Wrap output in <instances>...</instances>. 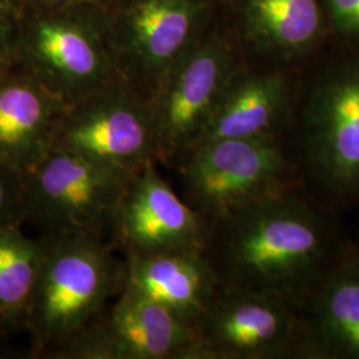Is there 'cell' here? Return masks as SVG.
Here are the masks:
<instances>
[{"label":"cell","instance_id":"obj_1","mask_svg":"<svg viewBox=\"0 0 359 359\" xmlns=\"http://www.w3.org/2000/svg\"><path fill=\"white\" fill-rule=\"evenodd\" d=\"M339 216L298 185L208 224L204 255L218 286L301 308L351 245Z\"/></svg>","mask_w":359,"mask_h":359},{"label":"cell","instance_id":"obj_2","mask_svg":"<svg viewBox=\"0 0 359 359\" xmlns=\"http://www.w3.org/2000/svg\"><path fill=\"white\" fill-rule=\"evenodd\" d=\"M306 192L342 215L359 209V56L329 65L304 97L293 148H285Z\"/></svg>","mask_w":359,"mask_h":359},{"label":"cell","instance_id":"obj_3","mask_svg":"<svg viewBox=\"0 0 359 359\" xmlns=\"http://www.w3.org/2000/svg\"><path fill=\"white\" fill-rule=\"evenodd\" d=\"M44 255L23 326L36 354L51 348L88 325L120 293L124 258L114 245L87 234L40 236Z\"/></svg>","mask_w":359,"mask_h":359},{"label":"cell","instance_id":"obj_4","mask_svg":"<svg viewBox=\"0 0 359 359\" xmlns=\"http://www.w3.org/2000/svg\"><path fill=\"white\" fill-rule=\"evenodd\" d=\"M182 198L206 225L298 187L283 139H218L181 154L172 167Z\"/></svg>","mask_w":359,"mask_h":359},{"label":"cell","instance_id":"obj_5","mask_svg":"<svg viewBox=\"0 0 359 359\" xmlns=\"http://www.w3.org/2000/svg\"><path fill=\"white\" fill-rule=\"evenodd\" d=\"M135 175L53 147L26 173V222L41 236L87 234L105 240Z\"/></svg>","mask_w":359,"mask_h":359},{"label":"cell","instance_id":"obj_6","mask_svg":"<svg viewBox=\"0 0 359 359\" xmlns=\"http://www.w3.org/2000/svg\"><path fill=\"white\" fill-rule=\"evenodd\" d=\"M194 333V359H305L299 308L273 295L218 286Z\"/></svg>","mask_w":359,"mask_h":359},{"label":"cell","instance_id":"obj_7","mask_svg":"<svg viewBox=\"0 0 359 359\" xmlns=\"http://www.w3.org/2000/svg\"><path fill=\"white\" fill-rule=\"evenodd\" d=\"M53 147L137 173L158 163L151 102L116 79L65 111Z\"/></svg>","mask_w":359,"mask_h":359},{"label":"cell","instance_id":"obj_8","mask_svg":"<svg viewBox=\"0 0 359 359\" xmlns=\"http://www.w3.org/2000/svg\"><path fill=\"white\" fill-rule=\"evenodd\" d=\"M238 67L231 43L213 34L200 39L169 71L151 99L160 164L172 167L198 142Z\"/></svg>","mask_w":359,"mask_h":359},{"label":"cell","instance_id":"obj_9","mask_svg":"<svg viewBox=\"0 0 359 359\" xmlns=\"http://www.w3.org/2000/svg\"><path fill=\"white\" fill-rule=\"evenodd\" d=\"M194 326L145 297L121 289L92 321L44 357L194 359Z\"/></svg>","mask_w":359,"mask_h":359},{"label":"cell","instance_id":"obj_10","mask_svg":"<svg viewBox=\"0 0 359 359\" xmlns=\"http://www.w3.org/2000/svg\"><path fill=\"white\" fill-rule=\"evenodd\" d=\"M149 163L135 175L111 228V244L124 257L204 252L206 224Z\"/></svg>","mask_w":359,"mask_h":359},{"label":"cell","instance_id":"obj_11","mask_svg":"<svg viewBox=\"0 0 359 359\" xmlns=\"http://www.w3.org/2000/svg\"><path fill=\"white\" fill-rule=\"evenodd\" d=\"M201 0H136L128 13L127 75L144 81L154 97L169 71L201 39Z\"/></svg>","mask_w":359,"mask_h":359},{"label":"cell","instance_id":"obj_12","mask_svg":"<svg viewBox=\"0 0 359 359\" xmlns=\"http://www.w3.org/2000/svg\"><path fill=\"white\" fill-rule=\"evenodd\" d=\"M295 102L297 88L289 72L240 65L196 145L218 139L277 137L283 142Z\"/></svg>","mask_w":359,"mask_h":359},{"label":"cell","instance_id":"obj_13","mask_svg":"<svg viewBox=\"0 0 359 359\" xmlns=\"http://www.w3.org/2000/svg\"><path fill=\"white\" fill-rule=\"evenodd\" d=\"M305 359H359V255H346L299 308Z\"/></svg>","mask_w":359,"mask_h":359},{"label":"cell","instance_id":"obj_14","mask_svg":"<svg viewBox=\"0 0 359 359\" xmlns=\"http://www.w3.org/2000/svg\"><path fill=\"white\" fill-rule=\"evenodd\" d=\"M65 102L36 79L0 80V164L28 173L51 152Z\"/></svg>","mask_w":359,"mask_h":359},{"label":"cell","instance_id":"obj_15","mask_svg":"<svg viewBox=\"0 0 359 359\" xmlns=\"http://www.w3.org/2000/svg\"><path fill=\"white\" fill-rule=\"evenodd\" d=\"M167 308L194 326L218 289L204 252L124 257L123 287Z\"/></svg>","mask_w":359,"mask_h":359},{"label":"cell","instance_id":"obj_16","mask_svg":"<svg viewBox=\"0 0 359 359\" xmlns=\"http://www.w3.org/2000/svg\"><path fill=\"white\" fill-rule=\"evenodd\" d=\"M34 57L44 76L40 83L62 102L77 103L115 80L114 65L100 47L71 27H39Z\"/></svg>","mask_w":359,"mask_h":359},{"label":"cell","instance_id":"obj_17","mask_svg":"<svg viewBox=\"0 0 359 359\" xmlns=\"http://www.w3.org/2000/svg\"><path fill=\"white\" fill-rule=\"evenodd\" d=\"M245 36L258 51L292 59L321 39L320 0H240Z\"/></svg>","mask_w":359,"mask_h":359},{"label":"cell","instance_id":"obj_18","mask_svg":"<svg viewBox=\"0 0 359 359\" xmlns=\"http://www.w3.org/2000/svg\"><path fill=\"white\" fill-rule=\"evenodd\" d=\"M44 255L43 238L18 228H0V325L4 332L23 326Z\"/></svg>","mask_w":359,"mask_h":359},{"label":"cell","instance_id":"obj_19","mask_svg":"<svg viewBox=\"0 0 359 359\" xmlns=\"http://www.w3.org/2000/svg\"><path fill=\"white\" fill-rule=\"evenodd\" d=\"M26 215V175L0 164V228L22 229Z\"/></svg>","mask_w":359,"mask_h":359},{"label":"cell","instance_id":"obj_20","mask_svg":"<svg viewBox=\"0 0 359 359\" xmlns=\"http://www.w3.org/2000/svg\"><path fill=\"white\" fill-rule=\"evenodd\" d=\"M334 28L347 38L359 39V0H325Z\"/></svg>","mask_w":359,"mask_h":359},{"label":"cell","instance_id":"obj_21","mask_svg":"<svg viewBox=\"0 0 359 359\" xmlns=\"http://www.w3.org/2000/svg\"><path fill=\"white\" fill-rule=\"evenodd\" d=\"M353 243H354V246H355V249H357V252H358L359 255V231H358V237L355 238V240H353Z\"/></svg>","mask_w":359,"mask_h":359},{"label":"cell","instance_id":"obj_22","mask_svg":"<svg viewBox=\"0 0 359 359\" xmlns=\"http://www.w3.org/2000/svg\"><path fill=\"white\" fill-rule=\"evenodd\" d=\"M1 15H3V6L0 4V19H1Z\"/></svg>","mask_w":359,"mask_h":359},{"label":"cell","instance_id":"obj_23","mask_svg":"<svg viewBox=\"0 0 359 359\" xmlns=\"http://www.w3.org/2000/svg\"><path fill=\"white\" fill-rule=\"evenodd\" d=\"M0 333H4V330H3V327H1V325H0Z\"/></svg>","mask_w":359,"mask_h":359}]
</instances>
